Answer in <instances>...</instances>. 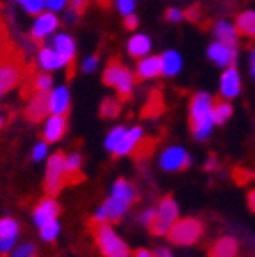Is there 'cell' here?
Returning <instances> with one entry per match:
<instances>
[{"label":"cell","mask_w":255,"mask_h":257,"mask_svg":"<svg viewBox=\"0 0 255 257\" xmlns=\"http://www.w3.org/2000/svg\"><path fill=\"white\" fill-rule=\"evenodd\" d=\"M212 107H214V98L211 93L198 91L193 95L189 102V125L196 141H207L211 136L214 128Z\"/></svg>","instance_id":"obj_1"},{"label":"cell","mask_w":255,"mask_h":257,"mask_svg":"<svg viewBox=\"0 0 255 257\" xmlns=\"http://www.w3.org/2000/svg\"><path fill=\"white\" fill-rule=\"evenodd\" d=\"M93 236L104 257H132L129 245L111 227V223H93Z\"/></svg>","instance_id":"obj_2"},{"label":"cell","mask_w":255,"mask_h":257,"mask_svg":"<svg viewBox=\"0 0 255 257\" xmlns=\"http://www.w3.org/2000/svg\"><path fill=\"white\" fill-rule=\"evenodd\" d=\"M102 77H104L105 84L116 89V93L120 95V98H129V96L132 95V91H134L136 75L118 59L109 61V64L105 66L104 75Z\"/></svg>","instance_id":"obj_3"},{"label":"cell","mask_w":255,"mask_h":257,"mask_svg":"<svg viewBox=\"0 0 255 257\" xmlns=\"http://www.w3.org/2000/svg\"><path fill=\"white\" fill-rule=\"evenodd\" d=\"M202 232H203V225L200 220H196V218H179L172 225V229H170V232L166 236L173 245L189 246V245H195L196 241L200 239Z\"/></svg>","instance_id":"obj_4"},{"label":"cell","mask_w":255,"mask_h":257,"mask_svg":"<svg viewBox=\"0 0 255 257\" xmlns=\"http://www.w3.org/2000/svg\"><path fill=\"white\" fill-rule=\"evenodd\" d=\"M177 220H179V204L173 197H164L156 209V218L150 225V230L156 236H166Z\"/></svg>","instance_id":"obj_5"},{"label":"cell","mask_w":255,"mask_h":257,"mask_svg":"<svg viewBox=\"0 0 255 257\" xmlns=\"http://www.w3.org/2000/svg\"><path fill=\"white\" fill-rule=\"evenodd\" d=\"M68 182L66 166H64V154L56 152L47 159V175H45V191L54 197L63 189Z\"/></svg>","instance_id":"obj_6"},{"label":"cell","mask_w":255,"mask_h":257,"mask_svg":"<svg viewBox=\"0 0 255 257\" xmlns=\"http://www.w3.org/2000/svg\"><path fill=\"white\" fill-rule=\"evenodd\" d=\"M159 166L161 170L168 173H177L191 166V156L184 147L179 145H172L161 152L159 156Z\"/></svg>","instance_id":"obj_7"},{"label":"cell","mask_w":255,"mask_h":257,"mask_svg":"<svg viewBox=\"0 0 255 257\" xmlns=\"http://www.w3.org/2000/svg\"><path fill=\"white\" fill-rule=\"evenodd\" d=\"M61 20L57 18V13L47 11L45 9L43 13L34 18V24L31 27V36L34 41H45L47 38H52L54 34L59 29Z\"/></svg>","instance_id":"obj_8"},{"label":"cell","mask_w":255,"mask_h":257,"mask_svg":"<svg viewBox=\"0 0 255 257\" xmlns=\"http://www.w3.org/2000/svg\"><path fill=\"white\" fill-rule=\"evenodd\" d=\"M207 57L216 66L227 68V66H232L237 59V47H230V45H225L221 41L214 40L207 47Z\"/></svg>","instance_id":"obj_9"},{"label":"cell","mask_w":255,"mask_h":257,"mask_svg":"<svg viewBox=\"0 0 255 257\" xmlns=\"http://www.w3.org/2000/svg\"><path fill=\"white\" fill-rule=\"evenodd\" d=\"M52 48L56 50V54L59 56L61 63H63L64 68H68L70 64L75 59V40H73L68 32H57L52 36Z\"/></svg>","instance_id":"obj_10"},{"label":"cell","mask_w":255,"mask_h":257,"mask_svg":"<svg viewBox=\"0 0 255 257\" xmlns=\"http://www.w3.org/2000/svg\"><path fill=\"white\" fill-rule=\"evenodd\" d=\"M241 93V75L234 64L223 68V73L219 77V95L225 100H232Z\"/></svg>","instance_id":"obj_11"},{"label":"cell","mask_w":255,"mask_h":257,"mask_svg":"<svg viewBox=\"0 0 255 257\" xmlns=\"http://www.w3.org/2000/svg\"><path fill=\"white\" fill-rule=\"evenodd\" d=\"M143 140H145V131L140 127V125H134V127H127V128H125L123 138H121L120 145L116 147L114 156L123 157V156H129V154L136 152V150H138L141 147Z\"/></svg>","instance_id":"obj_12"},{"label":"cell","mask_w":255,"mask_h":257,"mask_svg":"<svg viewBox=\"0 0 255 257\" xmlns=\"http://www.w3.org/2000/svg\"><path fill=\"white\" fill-rule=\"evenodd\" d=\"M68 131V120L64 114H48L43 125V140L47 143H57L64 138Z\"/></svg>","instance_id":"obj_13"},{"label":"cell","mask_w":255,"mask_h":257,"mask_svg":"<svg viewBox=\"0 0 255 257\" xmlns=\"http://www.w3.org/2000/svg\"><path fill=\"white\" fill-rule=\"evenodd\" d=\"M129 211L123 204L116 202L114 198L109 197L104 204L96 209L95 216H93V223H111V221H118L123 218V214Z\"/></svg>","instance_id":"obj_14"},{"label":"cell","mask_w":255,"mask_h":257,"mask_svg":"<svg viewBox=\"0 0 255 257\" xmlns=\"http://www.w3.org/2000/svg\"><path fill=\"white\" fill-rule=\"evenodd\" d=\"M22 79V68L16 61L0 63V96L8 95Z\"/></svg>","instance_id":"obj_15"},{"label":"cell","mask_w":255,"mask_h":257,"mask_svg":"<svg viewBox=\"0 0 255 257\" xmlns=\"http://www.w3.org/2000/svg\"><path fill=\"white\" fill-rule=\"evenodd\" d=\"M59 211H61V207H59V204H57V200H54V198L48 195L47 198L38 202V205L34 207V211H32V221H34L38 227H41V225L47 223V221L56 220Z\"/></svg>","instance_id":"obj_16"},{"label":"cell","mask_w":255,"mask_h":257,"mask_svg":"<svg viewBox=\"0 0 255 257\" xmlns=\"http://www.w3.org/2000/svg\"><path fill=\"white\" fill-rule=\"evenodd\" d=\"M70 102H72V96H70V89L64 84L54 86L52 91L48 93V107L52 114H64L70 111Z\"/></svg>","instance_id":"obj_17"},{"label":"cell","mask_w":255,"mask_h":257,"mask_svg":"<svg viewBox=\"0 0 255 257\" xmlns=\"http://www.w3.org/2000/svg\"><path fill=\"white\" fill-rule=\"evenodd\" d=\"M48 114H50L48 95L34 93V95L29 98L27 105H25V116H27L31 121H43Z\"/></svg>","instance_id":"obj_18"},{"label":"cell","mask_w":255,"mask_h":257,"mask_svg":"<svg viewBox=\"0 0 255 257\" xmlns=\"http://www.w3.org/2000/svg\"><path fill=\"white\" fill-rule=\"evenodd\" d=\"M212 36L216 41H221L225 45H230V47H237L239 43V32L235 24L228 20H218L212 25Z\"/></svg>","instance_id":"obj_19"},{"label":"cell","mask_w":255,"mask_h":257,"mask_svg":"<svg viewBox=\"0 0 255 257\" xmlns=\"http://www.w3.org/2000/svg\"><path fill=\"white\" fill-rule=\"evenodd\" d=\"M161 75V56H148L141 57L136 66V77L141 80H150Z\"/></svg>","instance_id":"obj_20"},{"label":"cell","mask_w":255,"mask_h":257,"mask_svg":"<svg viewBox=\"0 0 255 257\" xmlns=\"http://www.w3.org/2000/svg\"><path fill=\"white\" fill-rule=\"evenodd\" d=\"M152 47L154 45H152L150 36L145 34V32H138V34L129 38L127 41V52L134 59H141V57L148 56L152 52Z\"/></svg>","instance_id":"obj_21"},{"label":"cell","mask_w":255,"mask_h":257,"mask_svg":"<svg viewBox=\"0 0 255 257\" xmlns=\"http://www.w3.org/2000/svg\"><path fill=\"white\" fill-rule=\"evenodd\" d=\"M109 197L114 198V200L120 202V204H123L125 207H131L136 202V198H138V195H136V189L131 182L125 181V179H118V181H114V184H112L111 195H109Z\"/></svg>","instance_id":"obj_22"},{"label":"cell","mask_w":255,"mask_h":257,"mask_svg":"<svg viewBox=\"0 0 255 257\" xmlns=\"http://www.w3.org/2000/svg\"><path fill=\"white\" fill-rule=\"evenodd\" d=\"M239 252V243L232 236H223L212 243L209 255L211 257H237Z\"/></svg>","instance_id":"obj_23"},{"label":"cell","mask_w":255,"mask_h":257,"mask_svg":"<svg viewBox=\"0 0 255 257\" xmlns=\"http://www.w3.org/2000/svg\"><path fill=\"white\" fill-rule=\"evenodd\" d=\"M184 59L177 50H166L161 54V75L175 77L182 70Z\"/></svg>","instance_id":"obj_24"},{"label":"cell","mask_w":255,"mask_h":257,"mask_svg":"<svg viewBox=\"0 0 255 257\" xmlns=\"http://www.w3.org/2000/svg\"><path fill=\"white\" fill-rule=\"evenodd\" d=\"M38 64L43 72H56V70H63V63H61L59 56L56 54V50L52 48V45L41 47L38 52Z\"/></svg>","instance_id":"obj_25"},{"label":"cell","mask_w":255,"mask_h":257,"mask_svg":"<svg viewBox=\"0 0 255 257\" xmlns=\"http://www.w3.org/2000/svg\"><path fill=\"white\" fill-rule=\"evenodd\" d=\"M235 27L239 36L255 38V9H244L235 18Z\"/></svg>","instance_id":"obj_26"},{"label":"cell","mask_w":255,"mask_h":257,"mask_svg":"<svg viewBox=\"0 0 255 257\" xmlns=\"http://www.w3.org/2000/svg\"><path fill=\"white\" fill-rule=\"evenodd\" d=\"M232 116V104L230 100H219L214 102V107H212V118H214V125H223L230 120Z\"/></svg>","instance_id":"obj_27"},{"label":"cell","mask_w":255,"mask_h":257,"mask_svg":"<svg viewBox=\"0 0 255 257\" xmlns=\"http://www.w3.org/2000/svg\"><path fill=\"white\" fill-rule=\"evenodd\" d=\"M64 166H66V173H68V182H73L75 179L80 177V166H82V157L80 154L72 152L64 156Z\"/></svg>","instance_id":"obj_28"},{"label":"cell","mask_w":255,"mask_h":257,"mask_svg":"<svg viewBox=\"0 0 255 257\" xmlns=\"http://www.w3.org/2000/svg\"><path fill=\"white\" fill-rule=\"evenodd\" d=\"M59 232H61V223L56 220H50L47 221V223H43L40 227V236L43 241H47V243H54V241L59 237Z\"/></svg>","instance_id":"obj_29"},{"label":"cell","mask_w":255,"mask_h":257,"mask_svg":"<svg viewBox=\"0 0 255 257\" xmlns=\"http://www.w3.org/2000/svg\"><path fill=\"white\" fill-rule=\"evenodd\" d=\"M125 128H127V127H123V125H116V127H112L111 131H109V134L105 136V141H104L105 150H107V152L114 154L116 147L120 145L121 138H123Z\"/></svg>","instance_id":"obj_30"},{"label":"cell","mask_w":255,"mask_h":257,"mask_svg":"<svg viewBox=\"0 0 255 257\" xmlns=\"http://www.w3.org/2000/svg\"><path fill=\"white\" fill-rule=\"evenodd\" d=\"M32 86H34V93L48 95V93L52 91V88H54V79H52V75H48V72L40 73V75H36V79H34Z\"/></svg>","instance_id":"obj_31"},{"label":"cell","mask_w":255,"mask_h":257,"mask_svg":"<svg viewBox=\"0 0 255 257\" xmlns=\"http://www.w3.org/2000/svg\"><path fill=\"white\" fill-rule=\"evenodd\" d=\"M121 111V104L118 98H105L100 105V114L104 118H116Z\"/></svg>","instance_id":"obj_32"},{"label":"cell","mask_w":255,"mask_h":257,"mask_svg":"<svg viewBox=\"0 0 255 257\" xmlns=\"http://www.w3.org/2000/svg\"><path fill=\"white\" fill-rule=\"evenodd\" d=\"M20 225L13 218H2L0 220V237H16L18 239Z\"/></svg>","instance_id":"obj_33"},{"label":"cell","mask_w":255,"mask_h":257,"mask_svg":"<svg viewBox=\"0 0 255 257\" xmlns=\"http://www.w3.org/2000/svg\"><path fill=\"white\" fill-rule=\"evenodd\" d=\"M22 8L27 15L38 16L40 13L45 11V0H24L22 2Z\"/></svg>","instance_id":"obj_34"},{"label":"cell","mask_w":255,"mask_h":257,"mask_svg":"<svg viewBox=\"0 0 255 257\" xmlns=\"http://www.w3.org/2000/svg\"><path fill=\"white\" fill-rule=\"evenodd\" d=\"M11 257H36V246L32 243H24L13 248V252L9 253Z\"/></svg>","instance_id":"obj_35"},{"label":"cell","mask_w":255,"mask_h":257,"mask_svg":"<svg viewBox=\"0 0 255 257\" xmlns=\"http://www.w3.org/2000/svg\"><path fill=\"white\" fill-rule=\"evenodd\" d=\"M136 4H138V0H114L116 9H118V13L123 15V16L134 15Z\"/></svg>","instance_id":"obj_36"},{"label":"cell","mask_w":255,"mask_h":257,"mask_svg":"<svg viewBox=\"0 0 255 257\" xmlns=\"http://www.w3.org/2000/svg\"><path fill=\"white\" fill-rule=\"evenodd\" d=\"M48 157V143L47 141H38L32 147V159L34 161H45Z\"/></svg>","instance_id":"obj_37"},{"label":"cell","mask_w":255,"mask_h":257,"mask_svg":"<svg viewBox=\"0 0 255 257\" xmlns=\"http://www.w3.org/2000/svg\"><path fill=\"white\" fill-rule=\"evenodd\" d=\"M68 8V0H45V9L52 13H63Z\"/></svg>","instance_id":"obj_38"},{"label":"cell","mask_w":255,"mask_h":257,"mask_svg":"<svg viewBox=\"0 0 255 257\" xmlns=\"http://www.w3.org/2000/svg\"><path fill=\"white\" fill-rule=\"evenodd\" d=\"M166 20L173 22V24H179V22L186 20V13H184L180 8H170L166 11Z\"/></svg>","instance_id":"obj_39"},{"label":"cell","mask_w":255,"mask_h":257,"mask_svg":"<svg viewBox=\"0 0 255 257\" xmlns=\"http://www.w3.org/2000/svg\"><path fill=\"white\" fill-rule=\"evenodd\" d=\"M96 68H98V56H88L86 59L82 61V72L84 73H93L96 72Z\"/></svg>","instance_id":"obj_40"},{"label":"cell","mask_w":255,"mask_h":257,"mask_svg":"<svg viewBox=\"0 0 255 257\" xmlns=\"http://www.w3.org/2000/svg\"><path fill=\"white\" fill-rule=\"evenodd\" d=\"M16 246V237H0V253L9 255Z\"/></svg>","instance_id":"obj_41"},{"label":"cell","mask_w":255,"mask_h":257,"mask_svg":"<svg viewBox=\"0 0 255 257\" xmlns=\"http://www.w3.org/2000/svg\"><path fill=\"white\" fill-rule=\"evenodd\" d=\"M154 218H156V209L154 207H148V209H145L143 213H141V223L143 225H147V227H150L152 223H154Z\"/></svg>","instance_id":"obj_42"},{"label":"cell","mask_w":255,"mask_h":257,"mask_svg":"<svg viewBox=\"0 0 255 257\" xmlns=\"http://www.w3.org/2000/svg\"><path fill=\"white\" fill-rule=\"evenodd\" d=\"M79 15H80V13H77L75 9H72V8H70V9H64V20H63V22H64L66 25L75 24L77 18H79Z\"/></svg>","instance_id":"obj_43"},{"label":"cell","mask_w":255,"mask_h":257,"mask_svg":"<svg viewBox=\"0 0 255 257\" xmlns=\"http://www.w3.org/2000/svg\"><path fill=\"white\" fill-rule=\"evenodd\" d=\"M138 25H140V20H138V16H136V15L125 16V27H127L129 31H136V29H138Z\"/></svg>","instance_id":"obj_44"},{"label":"cell","mask_w":255,"mask_h":257,"mask_svg":"<svg viewBox=\"0 0 255 257\" xmlns=\"http://www.w3.org/2000/svg\"><path fill=\"white\" fill-rule=\"evenodd\" d=\"M68 4H70V8L75 9L77 13H82L84 9H86V0H68Z\"/></svg>","instance_id":"obj_45"},{"label":"cell","mask_w":255,"mask_h":257,"mask_svg":"<svg viewBox=\"0 0 255 257\" xmlns=\"http://www.w3.org/2000/svg\"><path fill=\"white\" fill-rule=\"evenodd\" d=\"M248 68H250V75L255 80V48H251L250 56H248Z\"/></svg>","instance_id":"obj_46"},{"label":"cell","mask_w":255,"mask_h":257,"mask_svg":"<svg viewBox=\"0 0 255 257\" xmlns=\"http://www.w3.org/2000/svg\"><path fill=\"white\" fill-rule=\"evenodd\" d=\"M132 257H156V252H152L148 248H138L132 253Z\"/></svg>","instance_id":"obj_47"},{"label":"cell","mask_w":255,"mask_h":257,"mask_svg":"<svg viewBox=\"0 0 255 257\" xmlns=\"http://www.w3.org/2000/svg\"><path fill=\"white\" fill-rule=\"evenodd\" d=\"M186 18H189V20H198L200 18V9L198 8H191L186 11Z\"/></svg>","instance_id":"obj_48"},{"label":"cell","mask_w":255,"mask_h":257,"mask_svg":"<svg viewBox=\"0 0 255 257\" xmlns=\"http://www.w3.org/2000/svg\"><path fill=\"white\" fill-rule=\"evenodd\" d=\"M216 168H218V161H216L214 157H209L207 163H205V170H207V172H214Z\"/></svg>","instance_id":"obj_49"},{"label":"cell","mask_w":255,"mask_h":257,"mask_svg":"<svg viewBox=\"0 0 255 257\" xmlns=\"http://www.w3.org/2000/svg\"><path fill=\"white\" fill-rule=\"evenodd\" d=\"M156 257H173V255H172V252H170L168 248H159L156 252Z\"/></svg>","instance_id":"obj_50"},{"label":"cell","mask_w":255,"mask_h":257,"mask_svg":"<svg viewBox=\"0 0 255 257\" xmlns=\"http://www.w3.org/2000/svg\"><path fill=\"white\" fill-rule=\"evenodd\" d=\"M248 205H250V209L255 213V189L248 195Z\"/></svg>","instance_id":"obj_51"},{"label":"cell","mask_w":255,"mask_h":257,"mask_svg":"<svg viewBox=\"0 0 255 257\" xmlns=\"http://www.w3.org/2000/svg\"><path fill=\"white\" fill-rule=\"evenodd\" d=\"M95 2H98V4H102V6H107L111 0H95Z\"/></svg>","instance_id":"obj_52"},{"label":"cell","mask_w":255,"mask_h":257,"mask_svg":"<svg viewBox=\"0 0 255 257\" xmlns=\"http://www.w3.org/2000/svg\"><path fill=\"white\" fill-rule=\"evenodd\" d=\"M4 127V114H2V112H0V128Z\"/></svg>","instance_id":"obj_53"},{"label":"cell","mask_w":255,"mask_h":257,"mask_svg":"<svg viewBox=\"0 0 255 257\" xmlns=\"http://www.w3.org/2000/svg\"><path fill=\"white\" fill-rule=\"evenodd\" d=\"M15 2H18V4H22V2H24V0H15Z\"/></svg>","instance_id":"obj_54"}]
</instances>
